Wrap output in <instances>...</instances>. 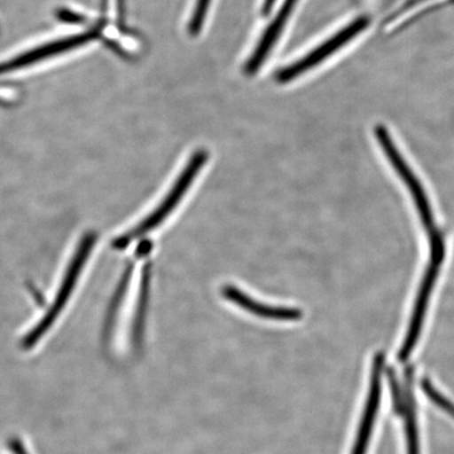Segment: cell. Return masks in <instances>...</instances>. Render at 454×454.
<instances>
[{"label":"cell","mask_w":454,"mask_h":454,"mask_svg":"<svg viewBox=\"0 0 454 454\" xmlns=\"http://www.w3.org/2000/svg\"><path fill=\"white\" fill-rule=\"evenodd\" d=\"M224 299L239 306L249 314L275 321H299L303 312L299 309L284 308V306H270L260 303L259 301L248 296L231 284H226L221 288Z\"/></svg>","instance_id":"cell-7"},{"label":"cell","mask_w":454,"mask_h":454,"mask_svg":"<svg viewBox=\"0 0 454 454\" xmlns=\"http://www.w3.org/2000/svg\"><path fill=\"white\" fill-rule=\"evenodd\" d=\"M147 286H149V275L145 271L144 279H142L141 293L139 298V304L133 327V345L134 348L140 353L142 349V342H144L145 336V325L147 303Z\"/></svg>","instance_id":"cell-9"},{"label":"cell","mask_w":454,"mask_h":454,"mask_svg":"<svg viewBox=\"0 0 454 454\" xmlns=\"http://www.w3.org/2000/svg\"><path fill=\"white\" fill-rule=\"evenodd\" d=\"M429 261L426 266L421 283L417 293L412 309L410 325L404 342L399 351V360L405 362L418 343L419 333L427 312L431 294H433L436 281L439 279L441 269L446 257L445 242L429 244Z\"/></svg>","instance_id":"cell-4"},{"label":"cell","mask_w":454,"mask_h":454,"mask_svg":"<svg viewBox=\"0 0 454 454\" xmlns=\"http://www.w3.org/2000/svg\"><path fill=\"white\" fill-rule=\"evenodd\" d=\"M371 20L367 16H360L353 22L342 28L328 41L323 43L319 47L311 51L310 53L304 56L303 59L294 62L293 65L283 67L276 74L277 82L279 83H287L302 75V74L314 69L319 64H322L328 57L338 52L344 45L348 44L351 39H354L359 34L365 30L369 26Z\"/></svg>","instance_id":"cell-5"},{"label":"cell","mask_w":454,"mask_h":454,"mask_svg":"<svg viewBox=\"0 0 454 454\" xmlns=\"http://www.w3.org/2000/svg\"><path fill=\"white\" fill-rule=\"evenodd\" d=\"M383 366L384 355L383 353H378L374 356L365 410L363 413L355 447L351 454H366L369 439H371L373 425L376 422L380 402H381Z\"/></svg>","instance_id":"cell-6"},{"label":"cell","mask_w":454,"mask_h":454,"mask_svg":"<svg viewBox=\"0 0 454 454\" xmlns=\"http://www.w3.org/2000/svg\"><path fill=\"white\" fill-rule=\"evenodd\" d=\"M422 387L426 395H427L435 405H438L442 411L450 414V416L454 418V404H452L450 400H447L444 395L439 393L428 380H423Z\"/></svg>","instance_id":"cell-11"},{"label":"cell","mask_w":454,"mask_h":454,"mask_svg":"<svg viewBox=\"0 0 454 454\" xmlns=\"http://www.w3.org/2000/svg\"><path fill=\"white\" fill-rule=\"evenodd\" d=\"M96 242H98V234L94 231H90L82 237V239L78 244L75 254H73L69 266H67L64 278H62L60 287L59 292L56 293L53 304L50 306V309L45 312L41 321L22 339V349L28 350L35 348L39 340L55 325L67 302H69L72 294L75 291L76 284L79 278H81L84 265L88 262L90 252H92Z\"/></svg>","instance_id":"cell-1"},{"label":"cell","mask_w":454,"mask_h":454,"mask_svg":"<svg viewBox=\"0 0 454 454\" xmlns=\"http://www.w3.org/2000/svg\"><path fill=\"white\" fill-rule=\"evenodd\" d=\"M405 426L408 454H419L416 411H414L413 399L411 400V396L408 397L406 404Z\"/></svg>","instance_id":"cell-10"},{"label":"cell","mask_w":454,"mask_h":454,"mask_svg":"<svg viewBox=\"0 0 454 454\" xmlns=\"http://www.w3.org/2000/svg\"><path fill=\"white\" fill-rule=\"evenodd\" d=\"M275 3H276V0H264L263 8H262V14L264 16L270 14L272 7H274Z\"/></svg>","instance_id":"cell-13"},{"label":"cell","mask_w":454,"mask_h":454,"mask_svg":"<svg viewBox=\"0 0 454 454\" xmlns=\"http://www.w3.org/2000/svg\"><path fill=\"white\" fill-rule=\"evenodd\" d=\"M207 159L208 152L207 150H198L195 154H192L190 161L187 162L186 167L179 175L178 179L176 180L168 194L164 197L161 204H159L154 212L146 215L145 220H142L133 229L116 238L113 242V247L116 249L127 248L129 244L149 234L150 231L156 230L159 225L162 224L164 220L173 213L175 207L183 200L185 192L189 191L192 181L195 180L196 176L200 172L204 164L207 163Z\"/></svg>","instance_id":"cell-2"},{"label":"cell","mask_w":454,"mask_h":454,"mask_svg":"<svg viewBox=\"0 0 454 454\" xmlns=\"http://www.w3.org/2000/svg\"><path fill=\"white\" fill-rule=\"evenodd\" d=\"M212 0H197L194 13L190 22V33L192 36H197L203 27L204 20L207 14Z\"/></svg>","instance_id":"cell-12"},{"label":"cell","mask_w":454,"mask_h":454,"mask_svg":"<svg viewBox=\"0 0 454 454\" xmlns=\"http://www.w3.org/2000/svg\"><path fill=\"white\" fill-rule=\"evenodd\" d=\"M298 3L299 0H286V2H284L279 14L276 16V19L272 20L270 27L266 28L264 35L261 38L257 48L254 49V54L247 64L246 73L247 75H254V74L258 72L261 66L264 64L272 48H274L277 42L279 41L284 27H286V22L289 20V16L292 15Z\"/></svg>","instance_id":"cell-8"},{"label":"cell","mask_w":454,"mask_h":454,"mask_svg":"<svg viewBox=\"0 0 454 454\" xmlns=\"http://www.w3.org/2000/svg\"><path fill=\"white\" fill-rule=\"evenodd\" d=\"M374 136H376L380 146L382 147L385 156L388 158L391 167L394 168L400 179L405 184L407 190L410 191L426 234L427 237L436 234L440 230L435 224L434 209L421 181L407 163L406 159L403 157L400 150L397 149L387 129L382 124H378L374 128Z\"/></svg>","instance_id":"cell-3"}]
</instances>
